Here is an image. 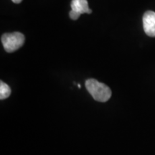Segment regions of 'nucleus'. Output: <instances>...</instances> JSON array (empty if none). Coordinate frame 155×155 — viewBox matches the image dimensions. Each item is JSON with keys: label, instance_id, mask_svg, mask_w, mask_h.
Masks as SVG:
<instances>
[{"label": "nucleus", "instance_id": "obj_1", "mask_svg": "<svg viewBox=\"0 0 155 155\" xmlns=\"http://www.w3.org/2000/svg\"><path fill=\"white\" fill-rule=\"evenodd\" d=\"M86 87L93 98L97 101L106 102L111 96L109 87L96 79H88L86 81Z\"/></svg>", "mask_w": 155, "mask_h": 155}, {"label": "nucleus", "instance_id": "obj_2", "mask_svg": "<svg viewBox=\"0 0 155 155\" xmlns=\"http://www.w3.org/2000/svg\"><path fill=\"white\" fill-rule=\"evenodd\" d=\"M1 40L6 52L12 53L22 47L25 38L23 34L15 32L12 33L4 34L2 36Z\"/></svg>", "mask_w": 155, "mask_h": 155}, {"label": "nucleus", "instance_id": "obj_3", "mask_svg": "<svg viewBox=\"0 0 155 155\" xmlns=\"http://www.w3.org/2000/svg\"><path fill=\"white\" fill-rule=\"evenodd\" d=\"M143 27L147 35L155 38V12L147 11L143 16Z\"/></svg>", "mask_w": 155, "mask_h": 155}, {"label": "nucleus", "instance_id": "obj_4", "mask_svg": "<svg viewBox=\"0 0 155 155\" xmlns=\"http://www.w3.org/2000/svg\"><path fill=\"white\" fill-rule=\"evenodd\" d=\"M71 9L72 10L81 13V15L85 14V13H87V14L92 13V10L88 7L87 0H72Z\"/></svg>", "mask_w": 155, "mask_h": 155}, {"label": "nucleus", "instance_id": "obj_5", "mask_svg": "<svg viewBox=\"0 0 155 155\" xmlns=\"http://www.w3.org/2000/svg\"><path fill=\"white\" fill-rule=\"evenodd\" d=\"M11 94V89L8 85L6 84L3 81L0 83V99L3 100L8 98Z\"/></svg>", "mask_w": 155, "mask_h": 155}, {"label": "nucleus", "instance_id": "obj_6", "mask_svg": "<svg viewBox=\"0 0 155 155\" xmlns=\"http://www.w3.org/2000/svg\"><path fill=\"white\" fill-rule=\"evenodd\" d=\"M69 15H70V17H71L72 19H73V20H76V19H78L79 17H80L81 14V13L78 12L76 11L72 10V9H71V11L70 12Z\"/></svg>", "mask_w": 155, "mask_h": 155}, {"label": "nucleus", "instance_id": "obj_7", "mask_svg": "<svg viewBox=\"0 0 155 155\" xmlns=\"http://www.w3.org/2000/svg\"><path fill=\"white\" fill-rule=\"evenodd\" d=\"M12 1L15 4H19V3L22 2V0H12Z\"/></svg>", "mask_w": 155, "mask_h": 155}]
</instances>
